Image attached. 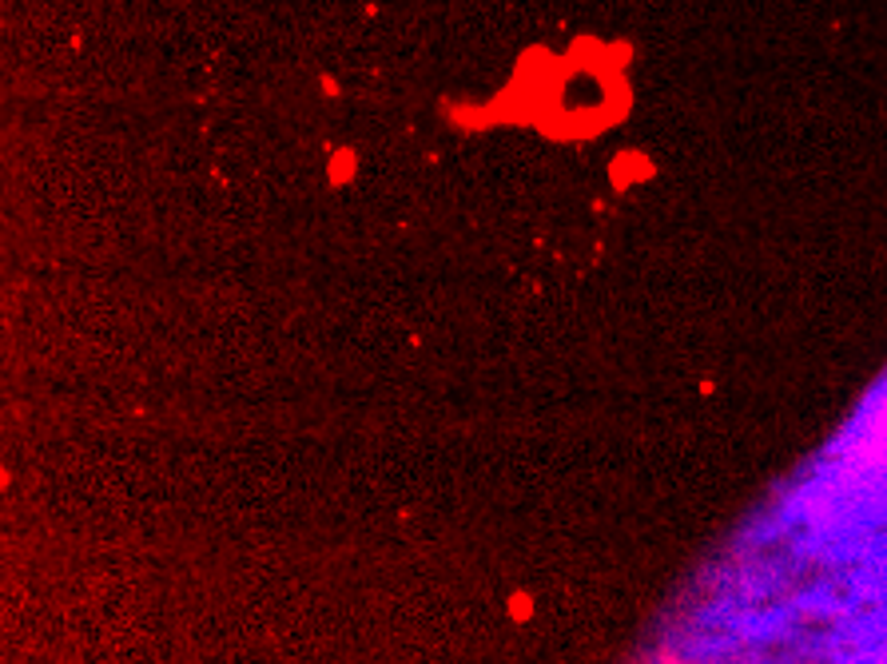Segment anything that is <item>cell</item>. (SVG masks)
Instances as JSON below:
<instances>
[{
    "label": "cell",
    "instance_id": "6da1fadb",
    "mask_svg": "<svg viewBox=\"0 0 887 664\" xmlns=\"http://www.w3.org/2000/svg\"><path fill=\"white\" fill-rule=\"evenodd\" d=\"M350 175H354V156H350V151H338V156L331 159V179L334 183H347Z\"/></svg>",
    "mask_w": 887,
    "mask_h": 664
},
{
    "label": "cell",
    "instance_id": "7a4b0ae2",
    "mask_svg": "<svg viewBox=\"0 0 887 664\" xmlns=\"http://www.w3.org/2000/svg\"><path fill=\"white\" fill-rule=\"evenodd\" d=\"M509 613H513L518 620H525V617H529V597H525V593H518V597L509 601Z\"/></svg>",
    "mask_w": 887,
    "mask_h": 664
}]
</instances>
